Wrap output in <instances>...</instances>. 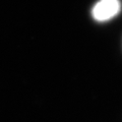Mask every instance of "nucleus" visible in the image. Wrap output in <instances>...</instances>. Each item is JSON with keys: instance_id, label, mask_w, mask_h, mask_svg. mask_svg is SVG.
<instances>
[{"instance_id": "nucleus-1", "label": "nucleus", "mask_w": 122, "mask_h": 122, "mask_svg": "<svg viewBox=\"0 0 122 122\" xmlns=\"http://www.w3.org/2000/svg\"><path fill=\"white\" fill-rule=\"evenodd\" d=\"M120 10V0H99L92 9V15L97 21H107L115 17Z\"/></svg>"}]
</instances>
